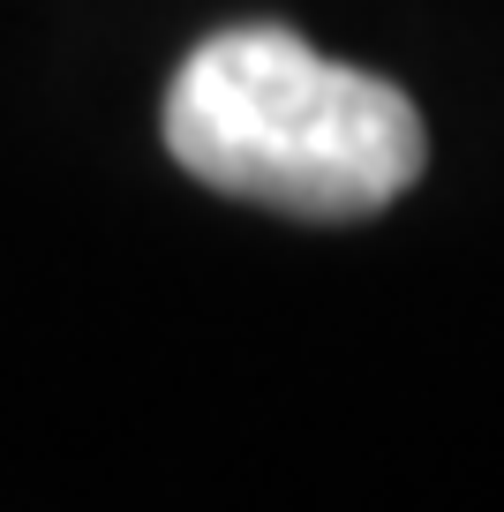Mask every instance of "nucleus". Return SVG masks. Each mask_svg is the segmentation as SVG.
Returning a JSON list of instances; mask_svg holds the SVG:
<instances>
[{
	"label": "nucleus",
	"instance_id": "f257e3e1",
	"mask_svg": "<svg viewBox=\"0 0 504 512\" xmlns=\"http://www.w3.org/2000/svg\"><path fill=\"white\" fill-rule=\"evenodd\" d=\"M166 151L204 189L286 219H369L422 181L429 136L407 91L324 61L294 31H219L166 91Z\"/></svg>",
	"mask_w": 504,
	"mask_h": 512
}]
</instances>
